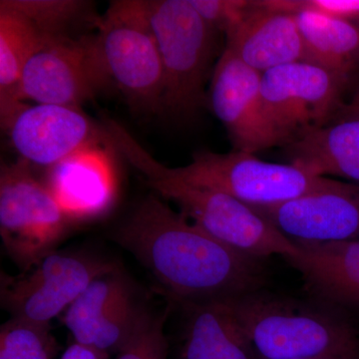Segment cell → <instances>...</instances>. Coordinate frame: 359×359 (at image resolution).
Masks as SVG:
<instances>
[{"label": "cell", "mask_w": 359, "mask_h": 359, "mask_svg": "<svg viewBox=\"0 0 359 359\" xmlns=\"http://www.w3.org/2000/svg\"><path fill=\"white\" fill-rule=\"evenodd\" d=\"M292 242L359 240V185L311 194L283 204L252 208Z\"/></svg>", "instance_id": "cell-14"}, {"label": "cell", "mask_w": 359, "mask_h": 359, "mask_svg": "<svg viewBox=\"0 0 359 359\" xmlns=\"http://www.w3.org/2000/svg\"><path fill=\"white\" fill-rule=\"evenodd\" d=\"M283 148L290 164L309 174L340 177L359 185V119H335Z\"/></svg>", "instance_id": "cell-18"}, {"label": "cell", "mask_w": 359, "mask_h": 359, "mask_svg": "<svg viewBox=\"0 0 359 359\" xmlns=\"http://www.w3.org/2000/svg\"><path fill=\"white\" fill-rule=\"evenodd\" d=\"M294 16L306 62L332 73L346 87L359 73V25L311 11Z\"/></svg>", "instance_id": "cell-19"}, {"label": "cell", "mask_w": 359, "mask_h": 359, "mask_svg": "<svg viewBox=\"0 0 359 359\" xmlns=\"http://www.w3.org/2000/svg\"><path fill=\"white\" fill-rule=\"evenodd\" d=\"M111 84L96 34L45 35L23 71V102L81 107Z\"/></svg>", "instance_id": "cell-8"}, {"label": "cell", "mask_w": 359, "mask_h": 359, "mask_svg": "<svg viewBox=\"0 0 359 359\" xmlns=\"http://www.w3.org/2000/svg\"><path fill=\"white\" fill-rule=\"evenodd\" d=\"M349 106H354V107H359V84L356 87L355 92H354L353 99H351Z\"/></svg>", "instance_id": "cell-29"}, {"label": "cell", "mask_w": 359, "mask_h": 359, "mask_svg": "<svg viewBox=\"0 0 359 359\" xmlns=\"http://www.w3.org/2000/svg\"><path fill=\"white\" fill-rule=\"evenodd\" d=\"M108 354L101 353L91 347L82 346V344H71L67 349L61 354L59 359H108Z\"/></svg>", "instance_id": "cell-27"}, {"label": "cell", "mask_w": 359, "mask_h": 359, "mask_svg": "<svg viewBox=\"0 0 359 359\" xmlns=\"http://www.w3.org/2000/svg\"><path fill=\"white\" fill-rule=\"evenodd\" d=\"M262 73L224 48L212 71L208 101L230 135L235 150L255 154L280 146L264 111Z\"/></svg>", "instance_id": "cell-11"}, {"label": "cell", "mask_w": 359, "mask_h": 359, "mask_svg": "<svg viewBox=\"0 0 359 359\" xmlns=\"http://www.w3.org/2000/svg\"><path fill=\"white\" fill-rule=\"evenodd\" d=\"M6 132L20 159L48 169L104 144L105 136L80 108L54 104L26 105Z\"/></svg>", "instance_id": "cell-12"}, {"label": "cell", "mask_w": 359, "mask_h": 359, "mask_svg": "<svg viewBox=\"0 0 359 359\" xmlns=\"http://www.w3.org/2000/svg\"><path fill=\"white\" fill-rule=\"evenodd\" d=\"M115 238L182 304L231 299L266 285L263 259L219 242L158 195L142 201Z\"/></svg>", "instance_id": "cell-1"}, {"label": "cell", "mask_w": 359, "mask_h": 359, "mask_svg": "<svg viewBox=\"0 0 359 359\" xmlns=\"http://www.w3.org/2000/svg\"><path fill=\"white\" fill-rule=\"evenodd\" d=\"M190 2L215 30L226 35L242 22L254 4L245 0H190Z\"/></svg>", "instance_id": "cell-25"}, {"label": "cell", "mask_w": 359, "mask_h": 359, "mask_svg": "<svg viewBox=\"0 0 359 359\" xmlns=\"http://www.w3.org/2000/svg\"><path fill=\"white\" fill-rule=\"evenodd\" d=\"M44 36L32 21L0 1V122L6 131L26 107L20 92L23 71Z\"/></svg>", "instance_id": "cell-20"}, {"label": "cell", "mask_w": 359, "mask_h": 359, "mask_svg": "<svg viewBox=\"0 0 359 359\" xmlns=\"http://www.w3.org/2000/svg\"><path fill=\"white\" fill-rule=\"evenodd\" d=\"M346 118H354V119H359V107H354V106H349L348 104H344V107L340 109L339 114L337 115L335 119H346Z\"/></svg>", "instance_id": "cell-28"}, {"label": "cell", "mask_w": 359, "mask_h": 359, "mask_svg": "<svg viewBox=\"0 0 359 359\" xmlns=\"http://www.w3.org/2000/svg\"><path fill=\"white\" fill-rule=\"evenodd\" d=\"M344 89L332 73L306 61L263 73L261 94L264 111L282 147L334 121L344 105Z\"/></svg>", "instance_id": "cell-9"}, {"label": "cell", "mask_w": 359, "mask_h": 359, "mask_svg": "<svg viewBox=\"0 0 359 359\" xmlns=\"http://www.w3.org/2000/svg\"><path fill=\"white\" fill-rule=\"evenodd\" d=\"M116 269L114 264L88 255L52 252L20 276L2 273V308L13 318L50 325L90 283Z\"/></svg>", "instance_id": "cell-10"}, {"label": "cell", "mask_w": 359, "mask_h": 359, "mask_svg": "<svg viewBox=\"0 0 359 359\" xmlns=\"http://www.w3.org/2000/svg\"><path fill=\"white\" fill-rule=\"evenodd\" d=\"M73 224L26 161L2 163L0 236L7 254L22 271L54 252Z\"/></svg>", "instance_id": "cell-7"}, {"label": "cell", "mask_w": 359, "mask_h": 359, "mask_svg": "<svg viewBox=\"0 0 359 359\" xmlns=\"http://www.w3.org/2000/svg\"><path fill=\"white\" fill-rule=\"evenodd\" d=\"M294 243L299 254L287 262L301 273L306 292L321 304L359 313V240Z\"/></svg>", "instance_id": "cell-16"}, {"label": "cell", "mask_w": 359, "mask_h": 359, "mask_svg": "<svg viewBox=\"0 0 359 359\" xmlns=\"http://www.w3.org/2000/svg\"><path fill=\"white\" fill-rule=\"evenodd\" d=\"M142 311L131 285L116 269L90 283L62 320L76 344L109 355L124 346Z\"/></svg>", "instance_id": "cell-13"}, {"label": "cell", "mask_w": 359, "mask_h": 359, "mask_svg": "<svg viewBox=\"0 0 359 359\" xmlns=\"http://www.w3.org/2000/svg\"><path fill=\"white\" fill-rule=\"evenodd\" d=\"M167 311L152 313L143 309L129 339L115 359H168L165 335Z\"/></svg>", "instance_id": "cell-24"}, {"label": "cell", "mask_w": 359, "mask_h": 359, "mask_svg": "<svg viewBox=\"0 0 359 359\" xmlns=\"http://www.w3.org/2000/svg\"><path fill=\"white\" fill-rule=\"evenodd\" d=\"M44 35H69L68 30L87 20L91 4L78 0H4Z\"/></svg>", "instance_id": "cell-23"}, {"label": "cell", "mask_w": 359, "mask_h": 359, "mask_svg": "<svg viewBox=\"0 0 359 359\" xmlns=\"http://www.w3.org/2000/svg\"><path fill=\"white\" fill-rule=\"evenodd\" d=\"M259 359H359V332L346 313L264 289L228 299Z\"/></svg>", "instance_id": "cell-3"}, {"label": "cell", "mask_w": 359, "mask_h": 359, "mask_svg": "<svg viewBox=\"0 0 359 359\" xmlns=\"http://www.w3.org/2000/svg\"><path fill=\"white\" fill-rule=\"evenodd\" d=\"M263 4L283 13L311 11L359 25V0H263Z\"/></svg>", "instance_id": "cell-26"}, {"label": "cell", "mask_w": 359, "mask_h": 359, "mask_svg": "<svg viewBox=\"0 0 359 359\" xmlns=\"http://www.w3.org/2000/svg\"><path fill=\"white\" fill-rule=\"evenodd\" d=\"M173 169L180 178L228 194L252 208L273 207L346 184L314 176L290 163L266 162L238 150L224 154L201 151L190 164Z\"/></svg>", "instance_id": "cell-6"}, {"label": "cell", "mask_w": 359, "mask_h": 359, "mask_svg": "<svg viewBox=\"0 0 359 359\" xmlns=\"http://www.w3.org/2000/svg\"><path fill=\"white\" fill-rule=\"evenodd\" d=\"M96 39L111 84L132 109L162 112L164 71L145 0H117L96 25Z\"/></svg>", "instance_id": "cell-5"}, {"label": "cell", "mask_w": 359, "mask_h": 359, "mask_svg": "<svg viewBox=\"0 0 359 359\" xmlns=\"http://www.w3.org/2000/svg\"><path fill=\"white\" fill-rule=\"evenodd\" d=\"M183 306L186 320L180 359H221L237 325L228 299Z\"/></svg>", "instance_id": "cell-21"}, {"label": "cell", "mask_w": 359, "mask_h": 359, "mask_svg": "<svg viewBox=\"0 0 359 359\" xmlns=\"http://www.w3.org/2000/svg\"><path fill=\"white\" fill-rule=\"evenodd\" d=\"M44 183L74 224L99 218L114 204V174L94 149L49 168Z\"/></svg>", "instance_id": "cell-17"}, {"label": "cell", "mask_w": 359, "mask_h": 359, "mask_svg": "<svg viewBox=\"0 0 359 359\" xmlns=\"http://www.w3.org/2000/svg\"><path fill=\"white\" fill-rule=\"evenodd\" d=\"M102 125L106 145L140 172L159 197L174 202L187 218L212 237L263 261L273 256L287 261L299 254L297 245L250 205L221 191L180 178L173 168L158 162L119 122L105 118Z\"/></svg>", "instance_id": "cell-2"}, {"label": "cell", "mask_w": 359, "mask_h": 359, "mask_svg": "<svg viewBox=\"0 0 359 359\" xmlns=\"http://www.w3.org/2000/svg\"><path fill=\"white\" fill-rule=\"evenodd\" d=\"M60 348L51 325L11 316L0 327V359H54Z\"/></svg>", "instance_id": "cell-22"}, {"label": "cell", "mask_w": 359, "mask_h": 359, "mask_svg": "<svg viewBox=\"0 0 359 359\" xmlns=\"http://www.w3.org/2000/svg\"><path fill=\"white\" fill-rule=\"evenodd\" d=\"M145 8L164 71L162 112L191 119L205 104L217 30L190 0H145Z\"/></svg>", "instance_id": "cell-4"}, {"label": "cell", "mask_w": 359, "mask_h": 359, "mask_svg": "<svg viewBox=\"0 0 359 359\" xmlns=\"http://www.w3.org/2000/svg\"><path fill=\"white\" fill-rule=\"evenodd\" d=\"M226 36V48L262 74L306 61L304 40L294 14L269 8L262 1H254L242 22Z\"/></svg>", "instance_id": "cell-15"}]
</instances>
